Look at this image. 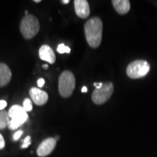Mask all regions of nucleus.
<instances>
[{
	"label": "nucleus",
	"instance_id": "14",
	"mask_svg": "<svg viewBox=\"0 0 157 157\" xmlns=\"http://www.w3.org/2000/svg\"><path fill=\"white\" fill-rule=\"evenodd\" d=\"M57 51L60 54H63V53H70L71 52V49L69 47L66 46L63 43H61L58 46L57 48Z\"/></svg>",
	"mask_w": 157,
	"mask_h": 157
},
{
	"label": "nucleus",
	"instance_id": "9",
	"mask_svg": "<svg viewBox=\"0 0 157 157\" xmlns=\"http://www.w3.org/2000/svg\"><path fill=\"white\" fill-rule=\"evenodd\" d=\"M29 94L33 102L37 105H44L48 101V93L39 88L32 87L29 91Z\"/></svg>",
	"mask_w": 157,
	"mask_h": 157
},
{
	"label": "nucleus",
	"instance_id": "21",
	"mask_svg": "<svg viewBox=\"0 0 157 157\" xmlns=\"http://www.w3.org/2000/svg\"><path fill=\"white\" fill-rule=\"evenodd\" d=\"M102 85H103V83H102V82H99V83L95 82V83H94V86H95L96 89H99V88H101L102 87Z\"/></svg>",
	"mask_w": 157,
	"mask_h": 157
},
{
	"label": "nucleus",
	"instance_id": "6",
	"mask_svg": "<svg viewBox=\"0 0 157 157\" xmlns=\"http://www.w3.org/2000/svg\"><path fill=\"white\" fill-rule=\"evenodd\" d=\"M113 93V84L112 82H107L103 83L99 89H95L92 94V100L97 105H102L106 103L111 98Z\"/></svg>",
	"mask_w": 157,
	"mask_h": 157
},
{
	"label": "nucleus",
	"instance_id": "7",
	"mask_svg": "<svg viewBox=\"0 0 157 157\" xmlns=\"http://www.w3.org/2000/svg\"><path fill=\"white\" fill-rule=\"evenodd\" d=\"M56 143L57 140L54 137L45 139L37 148V155L40 157H44L50 155L56 148Z\"/></svg>",
	"mask_w": 157,
	"mask_h": 157
},
{
	"label": "nucleus",
	"instance_id": "4",
	"mask_svg": "<svg viewBox=\"0 0 157 157\" xmlns=\"http://www.w3.org/2000/svg\"><path fill=\"white\" fill-rule=\"evenodd\" d=\"M8 113L10 118L8 127L11 130L17 129L29 119L28 113L21 105H13L10 109Z\"/></svg>",
	"mask_w": 157,
	"mask_h": 157
},
{
	"label": "nucleus",
	"instance_id": "10",
	"mask_svg": "<svg viewBox=\"0 0 157 157\" xmlns=\"http://www.w3.org/2000/svg\"><path fill=\"white\" fill-rule=\"evenodd\" d=\"M39 56L41 60L53 64L56 62V58L53 50L48 44H44L39 50Z\"/></svg>",
	"mask_w": 157,
	"mask_h": 157
},
{
	"label": "nucleus",
	"instance_id": "24",
	"mask_svg": "<svg viewBox=\"0 0 157 157\" xmlns=\"http://www.w3.org/2000/svg\"><path fill=\"white\" fill-rule=\"evenodd\" d=\"M43 68H44V69H48V65H44V66H43Z\"/></svg>",
	"mask_w": 157,
	"mask_h": 157
},
{
	"label": "nucleus",
	"instance_id": "25",
	"mask_svg": "<svg viewBox=\"0 0 157 157\" xmlns=\"http://www.w3.org/2000/svg\"><path fill=\"white\" fill-rule=\"evenodd\" d=\"M34 2L39 3V2H41V0H34Z\"/></svg>",
	"mask_w": 157,
	"mask_h": 157
},
{
	"label": "nucleus",
	"instance_id": "18",
	"mask_svg": "<svg viewBox=\"0 0 157 157\" xmlns=\"http://www.w3.org/2000/svg\"><path fill=\"white\" fill-rule=\"evenodd\" d=\"M5 146V141L2 135L0 133V149H2Z\"/></svg>",
	"mask_w": 157,
	"mask_h": 157
},
{
	"label": "nucleus",
	"instance_id": "3",
	"mask_svg": "<svg viewBox=\"0 0 157 157\" xmlns=\"http://www.w3.org/2000/svg\"><path fill=\"white\" fill-rule=\"evenodd\" d=\"M76 85L74 75L70 71H65L60 74L58 80V90L63 98H69L73 93Z\"/></svg>",
	"mask_w": 157,
	"mask_h": 157
},
{
	"label": "nucleus",
	"instance_id": "23",
	"mask_svg": "<svg viewBox=\"0 0 157 157\" xmlns=\"http://www.w3.org/2000/svg\"><path fill=\"white\" fill-rule=\"evenodd\" d=\"M61 2H62L63 4H65V5H66V4L69 3L70 1H69V0H62Z\"/></svg>",
	"mask_w": 157,
	"mask_h": 157
},
{
	"label": "nucleus",
	"instance_id": "2",
	"mask_svg": "<svg viewBox=\"0 0 157 157\" xmlns=\"http://www.w3.org/2000/svg\"><path fill=\"white\" fill-rule=\"evenodd\" d=\"M40 29L39 20L33 15H27L23 17L20 25V30L25 39H31L38 34Z\"/></svg>",
	"mask_w": 157,
	"mask_h": 157
},
{
	"label": "nucleus",
	"instance_id": "22",
	"mask_svg": "<svg viewBox=\"0 0 157 157\" xmlns=\"http://www.w3.org/2000/svg\"><path fill=\"white\" fill-rule=\"evenodd\" d=\"M87 87H85V86H84L82 88V93H87Z\"/></svg>",
	"mask_w": 157,
	"mask_h": 157
},
{
	"label": "nucleus",
	"instance_id": "11",
	"mask_svg": "<svg viewBox=\"0 0 157 157\" xmlns=\"http://www.w3.org/2000/svg\"><path fill=\"white\" fill-rule=\"evenodd\" d=\"M12 78V72L5 63H0V87H2L8 84Z\"/></svg>",
	"mask_w": 157,
	"mask_h": 157
},
{
	"label": "nucleus",
	"instance_id": "13",
	"mask_svg": "<svg viewBox=\"0 0 157 157\" xmlns=\"http://www.w3.org/2000/svg\"><path fill=\"white\" fill-rule=\"evenodd\" d=\"M10 118L8 112L3 110L0 111V129H5V127H8Z\"/></svg>",
	"mask_w": 157,
	"mask_h": 157
},
{
	"label": "nucleus",
	"instance_id": "12",
	"mask_svg": "<svg viewBox=\"0 0 157 157\" xmlns=\"http://www.w3.org/2000/svg\"><path fill=\"white\" fill-rule=\"evenodd\" d=\"M112 5L115 10L120 15H125L130 10V2L129 0H113Z\"/></svg>",
	"mask_w": 157,
	"mask_h": 157
},
{
	"label": "nucleus",
	"instance_id": "15",
	"mask_svg": "<svg viewBox=\"0 0 157 157\" xmlns=\"http://www.w3.org/2000/svg\"><path fill=\"white\" fill-rule=\"evenodd\" d=\"M23 107L26 112H29V111H32L33 109L32 102H31V101L29 99V98H25L24 101H23Z\"/></svg>",
	"mask_w": 157,
	"mask_h": 157
},
{
	"label": "nucleus",
	"instance_id": "17",
	"mask_svg": "<svg viewBox=\"0 0 157 157\" xmlns=\"http://www.w3.org/2000/svg\"><path fill=\"white\" fill-rule=\"evenodd\" d=\"M23 133V130L17 131V132H15L14 135H13V140H19L20 137L22 136Z\"/></svg>",
	"mask_w": 157,
	"mask_h": 157
},
{
	"label": "nucleus",
	"instance_id": "16",
	"mask_svg": "<svg viewBox=\"0 0 157 157\" xmlns=\"http://www.w3.org/2000/svg\"><path fill=\"white\" fill-rule=\"evenodd\" d=\"M31 145V137L27 136L23 140V143L21 146V148H26Z\"/></svg>",
	"mask_w": 157,
	"mask_h": 157
},
{
	"label": "nucleus",
	"instance_id": "19",
	"mask_svg": "<svg viewBox=\"0 0 157 157\" xmlns=\"http://www.w3.org/2000/svg\"><path fill=\"white\" fill-rule=\"evenodd\" d=\"M45 83V81L44 79L43 78H39L38 81H37V85H38L39 87H42L43 86H44V84Z\"/></svg>",
	"mask_w": 157,
	"mask_h": 157
},
{
	"label": "nucleus",
	"instance_id": "1",
	"mask_svg": "<svg viewBox=\"0 0 157 157\" xmlns=\"http://www.w3.org/2000/svg\"><path fill=\"white\" fill-rule=\"evenodd\" d=\"M84 34L88 44L92 48H98L101 44L103 22L98 17H93L84 24Z\"/></svg>",
	"mask_w": 157,
	"mask_h": 157
},
{
	"label": "nucleus",
	"instance_id": "5",
	"mask_svg": "<svg viewBox=\"0 0 157 157\" xmlns=\"http://www.w3.org/2000/svg\"><path fill=\"white\" fill-rule=\"evenodd\" d=\"M150 65L146 60H136L131 62L127 67V74L129 78L136 79L144 77L150 71Z\"/></svg>",
	"mask_w": 157,
	"mask_h": 157
},
{
	"label": "nucleus",
	"instance_id": "20",
	"mask_svg": "<svg viewBox=\"0 0 157 157\" xmlns=\"http://www.w3.org/2000/svg\"><path fill=\"white\" fill-rule=\"evenodd\" d=\"M6 106H7V102L4 100L0 101V111H3Z\"/></svg>",
	"mask_w": 157,
	"mask_h": 157
},
{
	"label": "nucleus",
	"instance_id": "8",
	"mask_svg": "<svg viewBox=\"0 0 157 157\" xmlns=\"http://www.w3.org/2000/svg\"><path fill=\"white\" fill-rule=\"evenodd\" d=\"M74 3L75 13L78 17L82 19H85L89 17L90 9L87 0H75Z\"/></svg>",
	"mask_w": 157,
	"mask_h": 157
}]
</instances>
